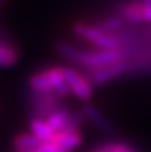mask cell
I'll return each instance as SVG.
<instances>
[{"instance_id": "1", "label": "cell", "mask_w": 151, "mask_h": 152, "mask_svg": "<svg viewBox=\"0 0 151 152\" xmlns=\"http://www.w3.org/2000/svg\"><path fill=\"white\" fill-rule=\"evenodd\" d=\"M125 60L122 50H79L72 63L83 67L86 71L102 68Z\"/></svg>"}, {"instance_id": "2", "label": "cell", "mask_w": 151, "mask_h": 152, "mask_svg": "<svg viewBox=\"0 0 151 152\" xmlns=\"http://www.w3.org/2000/svg\"><path fill=\"white\" fill-rule=\"evenodd\" d=\"M63 99L58 96L55 92H29L28 96V111L31 118L45 119L55 112L56 110L63 107Z\"/></svg>"}, {"instance_id": "3", "label": "cell", "mask_w": 151, "mask_h": 152, "mask_svg": "<svg viewBox=\"0 0 151 152\" xmlns=\"http://www.w3.org/2000/svg\"><path fill=\"white\" fill-rule=\"evenodd\" d=\"M62 69L71 95H74L78 100H82L83 103H88V100H91L94 96V86L87 76L75 69L74 67H62Z\"/></svg>"}, {"instance_id": "4", "label": "cell", "mask_w": 151, "mask_h": 152, "mask_svg": "<svg viewBox=\"0 0 151 152\" xmlns=\"http://www.w3.org/2000/svg\"><path fill=\"white\" fill-rule=\"evenodd\" d=\"M84 75L92 83L94 87L103 86V84L108 83V81L114 80V79L122 77L125 75H131V63L128 60H122L119 63L111 64V66L86 71Z\"/></svg>"}, {"instance_id": "5", "label": "cell", "mask_w": 151, "mask_h": 152, "mask_svg": "<svg viewBox=\"0 0 151 152\" xmlns=\"http://www.w3.org/2000/svg\"><path fill=\"white\" fill-rule=\"evenodd\" d=\"M82 112L84 115V119L88 120L99 132L107 135V136H115L118 134L117 127L112 124V121L110 119H107L106 116L102 113V111L99 110L96 105H94L92 103H84L82 105Z\"/></svg>"}, {"instance_id": "6", "label": "cell", "mask_w": 151, "mask_h": 152, "mask_svg": "<svg viewBox=\"0 0 151 152\" xmlns=\"http://www.w3.org/2000/svg\"><path fill=\"white\" fill-rule=\"evenodd\" d=\"M117 15L120 16L127 23H133V24L143 23V13H142L141 0H130L127 3H123L118 8Z\"/></svg>"}, {"instance_id": "7", "label": "cell", "mask_w": 151, "mask_h": 152, "mask_svg": "<svg viewBox=\"0 0 151 152\" xmlns=\"http://www.w3.org/2000/svg\"><path fill=\"white\" fill-rule=\"evenodd\" d=\"M52 140L67 151H71L82 144L83 136L80 131H59L55 134Z\"/></svg>"}, {"instance_id": "8", "label": "cell", "mask_w": 151, "mask_h": 152, "mask_svg": "<svg viewBox=\"0 0 151 152\" xmlns=\"http://www.w3.org/2000/svg\"><path fill=\"white\" fill-rule=\"evenodd\" d=\"M29 131L36 137H39L42 142H50L55 136V132L47 124V121L43 120V119H37V118L29 119Z\"/></svg>"}, {"instance_id": "9", "label": "cell", "mask_w": 151, "mask_h": 152, "mask_svg": "<svg viewBox=\"0 0 151 152\" xmlns=\"http://www.w3.org/2000/svg\"><path fill=\"white\" fill-rule=\"evenodd\" d=\"M42 140L39 137H36L34 134L31 132H23L13 137L12 140V145L15 151H28V150H36L40 144Z\"/></svg>"}, {"instance_id": "10", "label": "cell", "mask_w": 151, "mask_h": 152, "mask_svg": "<svg viewBox=\"0 0 151 152\" xmlns=\"http://www.w3.org/2000/svg\"><path fill=\"white\" fill-rule=\"evenodd\" d=\"M72 32L78 37H80L82 40H86L90 44L102 35V32L94 24H88V23H84V21H76L72 26Z\"/></svg>"}, {"instance_id": "11", "label": "cell", "mask_w": 151, "mask_h": 152, "mask_svg": "<svg viewBox=\"0 0 151 152\" xmlns=\"http://www.w3.org/2000/svg\"><path fill=\"white\" fill-rule=\"evenodd\" d=\"M28 87L29 91L34 92H47L52 91L50 81V75H48V69H43V71H37L28 79ZM54 92V91H52Z\"/></svg>"}, {"instance_id": "12", "label": "cell", "mask_w": 151, "mask_h": 152, "mask_svg": "<svg viewBox=\"0 0 151 152\" xmlns=\"http://www.w3.org/2000/svg\"><path fill=\"white\" fill-rule=\"evenodd\" d=\"M71 112L72 111H70L68 107L63 105L62 108H59V110H56L55 112L51 113V115L45 119V121H47V124L54 129V132L56 134V132L62 131V129L66 127L67 121H68L70 116H71Z\"/></svg>"}, {"instance_id": "13", "label": "cell", "mask_w": 151, "mask_h": 152, "mask_svg": "<svg viewBox=\"0 0 151 152\" xmlns=\"http://www.w3.org/2000/svg\"><path fill=\"white\" fill-rule=\"evenodd\" d=\"M125 23L126 21L123 20L120 16L118 15H112V16H108V18L103 19V20L98 21L96 24L94 26L102 32V34H115V32H119L120 29L125 28Z\"/></svg>"}, {"instance_id": "14", "label": "cell", "mask_w": 151, "mask_h": 152, "mask_svg": "<svg viewBox=\"0 0 151 152\" xmlns=\"http://www.w3.org/2000/svg\"><path fill=\"white\" fill-rule=\"evenodd\" d=\"M19 52L13 44L0 42V67H11L18 61Z\"/></svg>"}, {"instance_id": "15", "label": "cell", "mask_w": 151, "mask_h": 152, "mask_svg": "<svg viewBox=\"0 0 151 152\" xmlns=\"http://www.w3.org/2000/svg\"><path fill=\"white\" fill-rule=\"evenodd\" d=\"M91 45H94V50H120L119 40L114 34H102L98 39L91 43Z\"/></svg>"}, {"instance_id": "16", "label": "cell", "mask_w": 151, "mask_h": 152, "mask_svg": "<svg viewBox=\"0 0 151 152\" xmlns=\"http://www.w3.org/2000/svg\"><path fill=\"white\" fill-rule=\"evenodd\" d=\"M99 148L102 150V152H143L136 145L130 144V143H123V142L107 143V144L99 145Z\"/></svg>"}, {"instance_id": "17", "label": "cell", "mask_w": 151, "mask_h": 152, "mask_svg": "<svg viewBox=\"0 0 151 152\" xmlns=\"http://www.w3.org/2000/svg\"><path fill=\"white\" fill-rule=\"evenodd\" d=\"M36 150H37V152H70V151H67L66 148H63L59 144H56L54 140L43 142Z\"/></svg>"}, {"instance_id": "18", "label": "cell", "mask_w": 151, "mask_h": 152, "mask_svg": "<svg viewBox=\"0 0 151 152\" xmlns=\"http://www.w3.org/2000/svg\"><path fill=\"white\" fill-rule=\"evenodd\" d=\"M15 152H37V150H28V151H15Z\"/></svg>"}, {"instance_id": "19", "label": "cell", "mask_w": 151, "mask_h": 152, "mask_svg": "<svg viewBox=\"0 0 151 152\" xmlns=\"http://www.w3.org/2000/svg\"><path fill=\"white\" fill-rule=\"evenodd\" d=\"M4 3V0H0V7H1V4Z\"/></svg>"}]
</instances>
